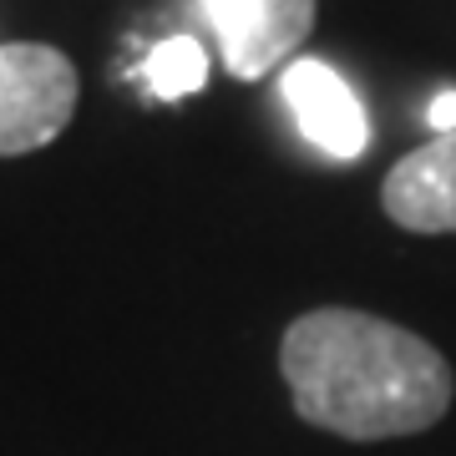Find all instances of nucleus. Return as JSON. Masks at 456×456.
Wrapping results in <instances>:
<instances>
[{
  "label": "nucleus",
  "instance_id": "f257e3e1",
  "mask_svg": "<svg viewBox=\"0 0 456 456\" xmlns=\"http://www.w3.org/2000/svg\"><path fill=\"white\" fill-rule=\"evenodd\" d=\"M279 370L299 421L345 441L416 436L456 395L452 365L431 340L345 305L299 314L284 330Z\"/></svg>",
  "mask_w": 456,
  "mask_h": 456
},
{
  "label": "nucleus",
  "instance_id": "7ed1b4c3",
  "mask_svg": "<svg viewBox=\"0 0 456 456\" xmlns=\"http://www.w3.org/2000/svg\"><path fill=\"white\" fill-rule=\"evenodd\" d=\"M203 11L239 82L269 77L314 31V0H203Z\"/></svg>",
  "mask_w": 456,
  "mask_h": 456
},
{
  "label": "nucleus",
  "instance_id": "39448f33",
  "mask_svg": "<svg viewBox=\"0 0 456 456\" xmlns=\"http://www.w3.org/2000/svg\"><path fill=\"white\" fill-rule=\"evenodd\" d=\"M284 102H289L299 132L310 137L320 152L330 158H360L365 142H370V127H365V107L360 97L345 86V77L325 61H289L284 66Z\"/></svg>",
  "mask_w": 456,
  "mask_h": 456
},
{
  "label": "nucleus",
  "instance_id": "0eeeda50",
  "mask_svg": "<svg viewBox=\"0 0 456 456\" xmlns=\"http://www.w3.org/2000/svg\"><path fill=\"white\" fill-rule=\"evenodd\" d=\"M426 122L436 127V137H446V132H456V92H441V97L431 102V112H426Z\"/></svg>",
  "mask_w": 456,
  "mask_h": 456
},
{
  "label": "nucleus",
  "instance_id": "20e7f679",
  "mask_svg": "<svg viewBox=\"0 0 456 456\" xmlns=\"http://www.w3.org/2000/svg\"><path fill=\"white\" fill-rule=\"evenodd\" d=\"M380 208L406 233H456V132L431 137L386 173Z\"/></svg>",
  "mask_w": 456,
  "mask_h": 456
},
{
  "label": "nucleus",
  "instance_id": "f03ea898",
  "mask_svg": "<svg viewBox=\"0 0 456 456\" xmlns=\"http://www.w3.org/2000/svg\"><path fill=\"white\" fill-rule=\"evenodd\" d=\"M77 66L46 41L0 46V158H20L56 142L77 117Z\"/></svg>",
  "mask_w": 456,
  "mask_h": 456
},
{
  "label": "nucleus",
  "instance_id": "423d86ee",
  "mask_svg": "<svg viewBox=\"0 0 456 456\" xmlns=\"http://www.w3.org/2000/svg\"><path fill=\"white\" fill-rule=\"evenodd\" d=\"M142 77H147V92L158 102L193 97L208 82V51L198 46V36H167L163 46L147 51Z\"/></svg>",
  "mask_w": 456,
  "mask_h": 456
}]
</instances>
